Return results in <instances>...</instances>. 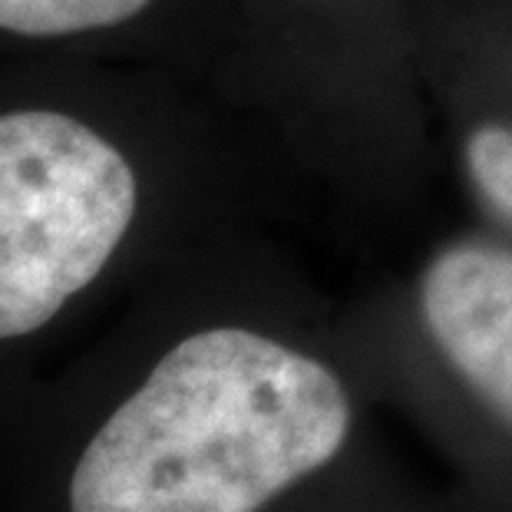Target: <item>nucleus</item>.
<instances>
[{"label":"nucleus","instance_id":"nucleus-1","mask_svg":"<svg viewBox=\"0 0 512 512\" xmlns=\"http://www.w3.org/2000/svg\"><path fill=\"white\" fill-rule=\"evenodd\" d=\"M347 430L331 367L212 328L172 347L86 443L70 512H258L331 463Z\"/></svg>","mask_w":512,"mask_h":512},{"label":"nucleus","instance_id":"nucleus-2","mask_svg":"<svg viewBox=\"0 0 512 512\" xmlns=\"http://www.w3.org/2000/svg\"><path fill=\"white\" fill-rule=\"evenodd\" d=\"M133 215V169L96 129L53 110L0 116V341L60 314Z\"/></svg>","mask_w":512,"mask_h":512},{"label":"nucleus","instance_id":"nucleus-3","mask_svg":"<svg viewBox=\"0 0 512 512\" xmlns=\"http://www.w3.org/2000/svg\"><path fill=\"white\" fill-rule=\"evenodd\" d=\"M420 308L446 361L512 430V248H443L423 271Z\"/></svg>","mask_w":512,"mask_h":512},{"label":"nucleus","instance_id":"nucleus-4","mask_svg":"<svg viewBox=\"0 0 512 512\" xmlns=\"http://www.w3.org/2000/svg\"><path fill=\"white\" fill-rule=\"evenodd\" d=\"M149 0H0V30L24 37H67L123 24Z\"/></svg>","mask_w":512,"mask_h":512},{"label":"nucleus","instance_id":"nucleus-5","mask_svg":"<svg viewBox=\"0 0 512 512\" xmlns=\"http://www.w3.org/2000/svg\"><path fill=\"white\" fill-rule=\"evenodd\" d=\"M466 166L486 202L512 219V129L479 126L466 139Z\"/></svg>","mask_w":512,"mask_h":512}]
</instances>
